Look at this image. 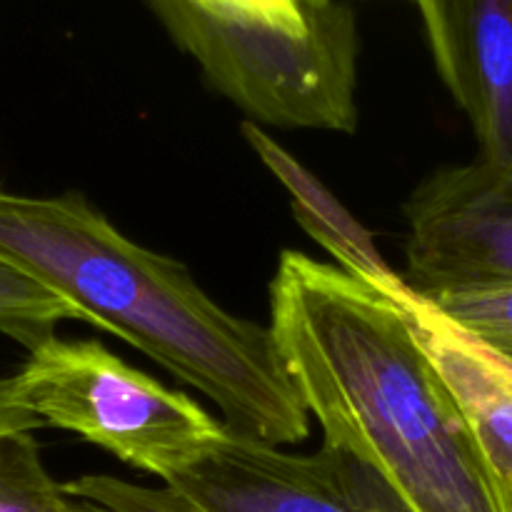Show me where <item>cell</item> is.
Returning <instances> with one entry per match:
<instances>
[{"instance_id":"cell-15","label":"cell","mask_w":512,"mask_h":512,"mask_svg":"<svg viewBox=\"0 0 512 512\" xmlns=\"http://www.w3.org/2000/svg\"><path fill=\"white\" fill-rule=\"evenodd\" d=\"M508 490H510V503H512V483H508Z\"/></svg>"},{"instance_id":"cell-2","label":"cell","mask_w":512,"mask_h":512,"mask_svg":"<svg viewBox=\"0 0 512 512\" xmlns=\"http://www.w3.org/2000/svg\"><path fill=\"white\" fill-rule=\"evenodd\" d=\"M0 263L200 390L233 433L278 448L308 438L270 325L220 308L183 263L125 238L80 193L0 190Z\"/></svg>"},{"instance_id":"cell-13","label":"cell","mask_w":512,"mask_h":512,"mask_svg":"<svg viewBox=\"0 0 512 512\" xmlns=\"http://www.w3.org/2000/svg\"><path fill=\"white\" fill-rule=\"evenodd\" d=\"M40 428L30 415L23 410L13 408L8 400V390H5V378H0V430H35Z\"/></svg>"},{"instance_id":"cell-8","label":"cell","mask_w":512,"mask_h":512,"mask_svg":"<svg viewBox=\"0 0 512 512\" xmlns=\"http://www.w3.org/2000/svg\"><path fill=\"white\" fill-rule=\"evenodd\" d=\"M375 288L393 300L448 383L495 473L512 483V360L453 323L398 275Z\"/></svg>"},{"instance_id":"cell-6","label":"cell","mask_w":512,"mask_h":512,"mask_svg":"<svg viewBox=\"0 0 512 512\" xmlns=\"http://www.w3.org/2000/svg\"><path fill=\"white\" fill-rule=\"evenodd\" d=\"M165 485L208 512H415L350 450L323 443L313 455L283 453L228 428L205 458Z\"/></svg>"},{"instance_id":"cell-1","label":"cell","mask_w":512,"mask_h":512,"mask_svg":"<svg viewBox=\"0 0 512 512\" xmlns=\"http://www.w3.org/2000/svg\"><path fill=\"white\" fill-rule=\"evenodd\" d=\"M270 330L323 443L373 465L415 512H512L508 483L383 290L285 250Z\"/></svg>"},{"instance_id":"cell-14","label":"cell","mask_w":512,"mask_h":512,"mask_svg":"<svg viewBox=\"0 0 512 512\" xmlns=\"http://www.w3.org/2000/svg\"><path fill=\"white\" fill-rule=\"evenodd\" d=\"M303 3H310V5H323V3H333V0H303Z\"/></svg>"},{"instance_id":"cell-3","label":"cell","mask_w":512,"mask_h":512,"mask_svg":"<svg viewBox=\"0 0 512 512\" xmlns=\"http://www.w3.org/2000/svg\"><path fill=\"white\" fill-rule=\"evenodd\" d=\"M215 90L280 128H358V30L348 5L148 0Z\"/></svg>"},{"instance_id":"cell-7","label":"cell","mask_w":512,"mask_h":512,"mask_svg":"<svg viewBox=\"0 0 512 512\" xmlns=\"http://www.w3.org/2000/svg\"><path fill=\"white\" fill-rule=\"evenodd\" d=\"M435 65L480 143L512 168V0H415Z\"/></svg>"},{"instance_id":"cell-12","label":"cell","mask_w":512,"mask_h":512,"mask_svg":"<svg viewBox=\"0 0 512 512\" xmlns=\"http://www.w3.org/2000/svg\"><path fill=\"white\" fill-rule=\"evenodd\" d=\"M453 323L512 360V288L430 300Z\"/></svg>"},{"instance_id":"cell-11","label":"cell","mask_w":512,"mask_h":512,"mask_svg":"<svg viewBox=\"0 0 512 512\" xmlns=\"http://www.w3.org/2000/svg\"><path fill=\"white\" fill-rule=\"evenodd\" d=\"M68 512H208L173 485L128 483L113 475H83L63 483Z\"/></svg>"},{"instance_id":"cell-10","label":"cell","mask_w":512,"mask_h":512,"mask_svg":"<svg viewBox=\"0 0 512 512\" xmlns=\"http://www.w3.org/2000/svg\"><path fill=\"white\" fill-rule=\"evenodd\" d=\"M65 320H80L73 305L20 270L0 263V333L30 353L55 338V328Z\"/></svg>"},{"instance_id":"cell-5","label":"cell","mask_w":512,"mask_h":512,"mask_svg":"<svg viewBox=\"0 0 512 512\" xmlns=\"http://www.w3.org/2000/svg\"><path fill=\"white\" fill-rule=\"evenodd\" d=\"M405 283L425 300L512 288V168H440L405 205Z\"/></svg>"},{"instance_id":"cell-4","label":"cell","mask_w":512,"mask_h":512,"mask_svg":"<svg viewBox=\"0 0 512 512\" xmlns=\"http://www.w3.org/2000/svg\"><path fill=\"white\" fill-rule=\"evenodd\" d=\"M5 390L40 428L70 430L163 483L193 468L225 435V423L195 400L95 340L50 338L5 378Z\"/></svg>"},{"instance_id":"cell-9","label":"cell","mask_w":512,"mask_h":512,"mask_svg":"<svg viewBox=\"0 0 512 512\" xmlns=\"http://www.w3.org/2000/svg\"><path fill=\"white\" fill-rule=\"evenodd\" d=\"M0 512H68L63 485L45 470L33 430H0Z\"/></svg>"}]
</instances>
